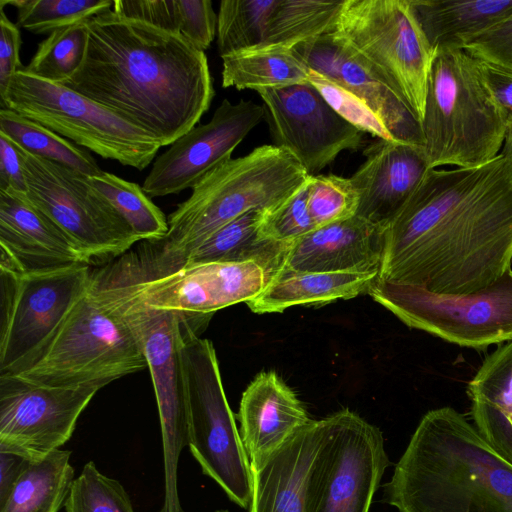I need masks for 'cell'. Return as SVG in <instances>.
Returning <instances> with one entry per match:
<instances>
[{"instance_id":"7402d4cb","label":"cell","mask_w":512,"mask_h":512,"mask_svg":"<svg viewBox=\"0 0 512 512\" xmlns=\"http://www.w3.org/2000/svg\"><path fill=\"white\" fill-rule=\"evenodd\" d=\"M294 50L313 70L365 102L395 141L424 146L421 124L404 102L365 68L331 33L302 42Z\"/></svg>"},{"instance_id":"52a82bcc","label":"cell","mask_w":512,"mask_h":512,"mask_svg":"<svg viewBox=\"0 0 512 512\" xmlns=\"http://www.w3.org/2000/svg\"><path fill=\"white\" fill-rule=\"evenodd\" d=\"M420 122L434 48L411 0H344L330 31Z\"/></svg>"},{"instance_id":"2e32d148","label":"cell","mask_w":512,"mask_h":512,"mask_svg":"<svg viewBox=\"0 0 512 512\" xmlns=\"http://www.w3.org/2000/svg\"><path fill=\"white\" fill-rule=\"evenodd\" d=\"M271 267L261 260L210 262L183 267L133 285L104 288L112 295L190 316H208L256 298L267 286Z\"/></svg>"},{"instance_id":"7bdbcfd3","label":"cell","mask_w":512,"mask_h":512,"mask_svg":"<svg viewBox=\"0 0 512 512\" xmlns=\"http://www.w3.org/2000/svg\"><path fill=\"white\" fill-rule=\"evenodd\" d=\"M21 34L17 24L12 23L0 7V96L14 75L25 68L20 61Z\"/></svg>"},{"instance_id":"1f68e13d","label":"cell","mask_w":512,"mask_h":512,"mask_svg":"<svg viewBox=\"0 0 512 512\" xmlns=\"http://www.w3.org/2000/svg\"><path fill=\"white\" fill-rule=\"evenodd\" d=\"M0 133L27 153L87 176L102 172L90 151L10 109L0 108Z\"/></svg>"},{"instance_id":"d6986e66","label":"cell","mask_w":512,"mask_h":512,"mask_svg":"<svg viewBox=\"0 0 512 512\" xmlns=\"http://www.w3.org/2000/svg\"><path fill=\"white\" fill-rule=\"evenodd\" d=\"M386 228L355 215L316 228L282 247L273 272L380 271Z\"/></svg>"},{"instance_id":"f6af8a7d","label":"cell","mask_w":512,"mask_h":512,"mask_svg":"<svg viewBox=\"0 0 512 512\" xmlns=\"http://www.w3.org/2000/svg\"><path fill=\"white\" fill-rule=\"evenodd\" d=\"M478 59V58H477ZM480 72L506 122L512 119V72L478 59Z\"/></svg>"},{"instance_id":"9c48e42d","label":"cell","mask_w":512,"mask_h":512,"mask_svg":"<svg viewBox=\"0 0 512 512\" xmlns=\"http://www.w3.org/2000/svg\"><path fill=\"white\" fill-rule=\"evenodd\" d=\"M0 108L33 120L104 159L136 168H147L160 143L145 130L60 83L18 71Z\"/></svg>"},{"instance_id":"277c9868","label":"cell","mask_w":512,"mask_h":512,"mask_svg":"<svg viewBox=\"0 0 512 512\" xmlns=\"http://www.w3.org/2000/svg\"><path fill=\"white\" fill-rule=\"evenodd\" d=\"M399 512H512V463L452 407L428 411L384 484Z\"/></svg>"},{"instance_id":"7c38bea8","label":"cell","mask_w":512,"mask_h":512,"mask_svg":"<svg viewBox=\"0 0 512 512\" xmlns=\"http://www.w3.org/2000/svg\"><path fill=\"white\" fill-rule=\"evenodd\" d=\"M322 420L303 512H369L390 463L382 432L349 409Z\"/></svg>"},{"instance_id":"8fae6325","label":"cell","mask_w":512,"mask_h":512,"mask_svg":"<svg viewBox=\"0 0 512 512\" xmlns=\"http://www.w3.org/2000/svg\"><path fill=\"white\" fill-rule=\"evenodd\" d=\"M92 275L85 263L27 273L0 268V374L19 373L38 359Z\"/></svg>"},{"instance_id":"4fadbf2b","label":"cell","mask_w":512,"mask_h":512,"mask_svg":"<svg viewBox=\"0 0 512 512\" xmlns=\"http://www.w3.org/2000/svg\"><path fill=\"white\" fill-rule=\"evenodd\" d=\"M27 198L78 247L89 265L108 263L139 241L87 175L25 151Z\"/></svg>"},{"instance_id":"c3c4849f","label":"cell","mask_w":512,"mask_h":512,"mask_svg":"<svg viewBox=\"0 0 512 512\" xmlns=\"http://www.w3.org/2000/svg\"><path fill=\"white\" fill-rule=\"evenodd\" d=\"M215 512H228L227 510H217Z\"/></svg>"},{"instance_id":"f35d334b","label":"cell","mask_w":512,"mask_h":512,"mask_svg":"<svg viewBox=\"0 0 512 512\" xmlns=\"http://www.w3.org/2000/svg\"><path fill=\"white\" fill-rule=\"evenodd\" d=\"M308 210L316 228L344 221L357 214L359 196L350 177L309 176Z\"/></svg>"},{"instance_id":"d4e9b609","label":"cell","mask_w":512,"mask_h":512,"mask_svg":"<svg viewBox=\"0 0 512 512\" xmlns=\"http://www.w3.org/2000/svg\"><path fill=\"white\" fill-rule=\"evenodd\" d=\"M379 272H298L279 270L256 298L247 302L257 314L283 312L297 305H322L369 293Z\"/></svg>"},{"instance_id":"ac0fdd59","label":"cell","mask_w":512,"mask_h":512,"mask_svg":"<svg viewBox=\"0 0 512 512\" xmlns=\"http://www.w3.org/2000/svg\"><path fill=\"white\" fill-rule=\"evenodd\" d=\"M264 116L263 105L224 99L209 122L190 129L154 160L143 191L155 198L192 189L206 174L231 159L234 149Z\"/></svg>"},{"instance_id":"5b68a950","label":"cell","mask_w":512,"mask_h":512,"mask_svg":"<svg viewBox=\"0 0 512 512\" xmlns=\"http://www.w3.org/2000/svg\"><path fill=\"white\" fill-rule=\"evenodd\" d=\"M478 62L460 47L434 49L421 121L430 168H472L499 155L507 122Z\"/></svg>"},{"instance_id":"f546056e","label":"cell","mask_w":512,"mask_h":512,"mask_svg":"<svg viewBox=\"0 0 512 512\" xmlns=\"http://www.w3.org/2000/svg\"><path fill=\"white\" fill-rule=\"evenodd\" d=\"M71 451L56 449L33 460L22 473L0 512H58L74 481Z\"/></svg>"},{"instance_id":"ffe728a7","label":"cell","mask_w":512,"mask_h":512,"mask_svg":"<svg viewBox=\"0 0 512 512\" xmlns=\"http://www.w3.org/2000/svg\"><path fill=\"white\" fill-rule=\"evenodd\" d=\"M0 248V268L22 273L88 264L53 220L12 190H0Z\"/></svg>"},{"instance_id":"484cf974","label":"cell","mask_w":512,"mask_h":512,"mask_svg":"<svg viewBox=\"0 0 512 512\" xmlns=\"http://www.w3.org/2000/svg\"><path fill=\"white\" fill-rule=\"evenodd\" d=\"M467 391L474 426L512 463V341L486 357Z\"/></svg>"},{"instance_id":"74e56055","label":"cell","mask_w":512,"mask_h":512,"mask_svg":"<svg viewBox=\"0 0 512 512\" xmlns=\"http://www.w3.org/2000/svg\"><path fill=\"white\" fill-rule=\"evenodd\" d=\"M66 512H135L124 487L87 462L74 479L64 504Z\"/></svg>"},{"instance_id":"bcb514c9","label":"cell","mask_w":512,"mask_h":512,"mask_svg":"<svg viewBox=\"0 0 512 512\" xmlns=\"http://www.w3.org/2000/svg\"><path fill=\"white\" fill-rule=\"evenodd\" d=\"M33 460L36 459L0 444V506L4 504L15 483Z\"/></svg>"},{"instance_id":"d6a6232c","label":"cell","mask_w":512,"mask_h":512,"mask_svg":"<svg viewBox=\"0 0 512 512\" xmlns=\"http://www.w3.org/2000/svg\"><path fill=\"white\" fill-rule=\"evenodd\" d=\"M343 1L277 0L262 45L293 48L333 30Z\"/></svg>"},{"instance_id":"83f0119b","label":"cell","mask_w":512,"mask_h":512,"mask_svg":"<svg viewBox=\"0 0 512 512\" xmlns=\"http://www.w3.org/2000/svg\"><path fill=\"white\" fill-rule=\"evenodd\" d=\"M310 69L294 48L260 45L222 57V86L262 90L309 82Z\"/></svg>"},{"instance_id":"ee69618b","label":"cell","mask_w":512,"mask_h":512,"mask_svg":"<svg viewBox=\"0 0 512 512\" xmlns=\"http://www.w3.org/2000/svg\"><path fill=\"white\" fill-rule=\"evenodd\" d=\"M24 158L25 151L0 133V190L26 193Z\"/></svg>"},{"instance_id":"d590c367","label":"cell","mask_w":512,"mask_h":512,"mask_svg":"<svg viewBox=\"0 0 512 512\" xmlns=\"http://www.w3.org/2000/svg\"><path fill=\"white\" fill-rule=\"evenodd\" d=\"M17 9V26L34 34L52 32L84 22L113 7L111 0H1Z\"/></svg>"},{"instance_id":"7dc6e473","label":"cell","mask_w":512,"mask_h":512,"mask_svg":"<svg viewBox=\"0 0 512 512\" xmlns=\"http://www.w3.org/2000/svg\"><path fill=\"white\" fill-rule=\"evenodd\" d=\"M512 177V119L507 121L502 151L500 153Z\"/></svg>"},{"instance_id":"60d3db41","label":"cell","mask_w":512,"mask_h":512,"mask_svg":"<svg viewBox=\"0 0 512 512\" xmlns=\"http://www.w3.org/2000/svg\"><path fill=\"white\" fill-rule=\"evenodd\" d=\"M309 82L343 119L358 130L378 139L395 141L381 119L353 93L313 70H310Z\"/></svg>"},{"instance_id":"b9f144b4","label":"cell","mask_w":512,"mask_h":512,"mask_svg":"<svg viewBox=\"0 0 512 512\" xmlns=\"http://www.w3.org/2000/svg\"><path fill=\"white\" fill-rule=\"evenodd\" d=\"M462 48L478 59L512 72V13L493 27L467 39Z\"/></svg>"},{"instance_id":"e0dca14e","label":"cell","mask_w":512,"mask_h":512,"mask_svg":"<svg viewBox=\"0 0 512 512\" xmlns=\"http://www.w3.org/2000/svg\"><path fill=\"white\" fill-rule=\"evenodd\" d=\"M274 145L287 150L309 176L344 150H357L363 132L343 119L310 83L257 91Z\"/></svg>"},{"instance_id":"3957f363","label":"cell","mask_w":512,"mask_h":512,"mask_svg":"<svg viewBox=\"0 0 512 512\" xmlns=\"http://www.w3.org/2000/svg\"><path fill=\"white\" fill-rule=\"evenodd\" d=\"M302 165L287 150L263 145L230 159L206 174L191 195L168 216L159 239L107 263L105 282L122 287L162 277L181 269L190 255L213 233L252 210H272L308 180Z\"/></svg>"},{"instance_id":"30bf717a","label":"cell","mask_w":512,"mask_h":512,"mask_svg":"<svg viewBox=\"0 0 512 512\" xmlns=\"http://www.w3.org/2000/svg\"><path fill=\"white\" fill-rule=\"evenodd\" d=\"M368 294L407 326L459 346L482 349L512 340V269L471 293H437L378 278Z\"/></svg>"},{"instance_id":"cb8c5ba5","label":"cell","mask_w":512,"mask_h":512,"mask_svg":"<svg viewBox=\"0 0 512 512\" xmlns=\"http://www.w3.org/2000/svg\"><path fill=\"white\" fill-rule=\"evenodd\" d=\"M237 418L250 464L261 461L311 420L293 390L273 371L259 373L248 385Z\"/></svg>"},{"instance_id":"4316f807","label":"cell","mask_w":512,"mask_h":512,"mask_svg":"<svg viewBox=\"0 0 512 512\" xmlns=\"http://www.w3.org/2000/svg\"><path fill=\"white\" fill-rule=\"evenodd\" d=\"M429 43L462 48L463 43L512 13V0H411Z\"/></svg>"},{"instance_id":"ba28073f","label":"cell","mask_w":512,"mask_h":512,"mask_svg":"<svg viewBox=\"0 0 512 512\" xmlns=\"http://www.w3.org/2000/svg\"><path fill=\"white\" fill-rule=\"evenodd\" d=\"M204 328L182 315L187 384L188 446L202 472L238 506L248 509L252 477L249 458L229 407L214 346Z\"/></svg>"},{"instance_id":"9a60e30c","label":"cell","mask_w":512,"mask_h":512,"mask_svg":"<svg viewBox=\"0 0 512 512\" xmlns=\"http://www.w3.org/2000/svg\"><path fill=\"white\" fill-rule=\"evenodd\" d=\"M106 384L50 386L0 374V444L39 459L72 436L77 420Z\"/></svg>"},{"instance_id":"836d02e7","label":"cell","mask_w":512,"mask_h":512,"mask_svg":"<svg viewBox=\"0 0 512 512\" xmlns=\"http://www.w3.org/2000/svg\"><path fill=\"white\" fill-rule=\"evenodd\" d=\"M88 180L123 217L140 242L165 235L168 229L166 216L139 184L106 171L89 176Z\"/></svg>"},{"instance_id":"4dcf8cb0","label":"cell","mask_w":512,"mask_h":512,"mask_svg":"<svg viewBox=\"0 0 512 512\" xmlns=\"http://www.w3.org/2000/svg\"><path fill=\"white\" fill-rule=\"evenodd\" d=\"M265 211H249L217 230L190 255L183 267L256 259L267 262L273 270L274 261L284 245L262 238L260 229Z\"/></svg>"},{"instance_id":"f1b7e54d","label":"cell","mask_w":512,"mask_h":512,"mask_svg":"<svg viewBox=\"0 0 512 512\" xmlns=\"http://www.w3.org/2000/svg\"><path fill=\"white\" fill-rule=\"evenodd\" d=\"M112 10L124 18L178 34L203 52L217 34V15L210 0H114Z\"/></svg>"},{"instance_id":"44dd1931","label":"cell","mask_w":512,"mask_h":512,"mask_svg":"<svg viewBox=\"0 0 512 512\" xmlns=\"http://www.w3.org/2000/svg\"><path fill=\"white\" fill-rule=\"evenodd\" d=\"M363 154L366 160L350 177L359 196L356 215L387 228L430 169L424 148L378 139Z\"/></svg>"},{"instance_id":"e575fe53","label":"cell","mask_w":512,"mask_h":512,"mask_svg":"<svg viewBox=\"0 0 512 512\" xmlns=\"http://www.w3.org/2000/svg\"><path fill=\"white\" fill-rule=\"evenodd\" d=\"M277 0H222L217 15L220 57L262 45Z\"/></svg>"},{"instance_id":"8992f818","label":"cell","mask_w":512,"mask_h":512,"mask_svg":"<svg viewBox=\"0 0 512 512\" xmlns=\"http://www.w3.org/2000/svg\"><path fill=\"white\" fill-rule=\"evenodd\" d=\"M146 367L122 312L91 280L43 353L14 374L50 386L107 385Z\"/></svg>"},{"instance_id":"8d00e7d4","label":"cell","mask_w":512,"mask_h":512,"mask_svg":"<svg viewBox=\"0 0 512 512\" xmlns=\"http://www.w3.org/2000/svg\"><path fill=\"white\" fill-rule=\"evenodd\" d=\"M88 45L85 21L58 29L38 44L24 70L55 83H63L82 65Z\"/></svg>"},{"instance_id":"603a6c76","label":"cell","mask_w":512,"mask_h":512,"mask_svg":"<svg viewBox=\"0 0 512 512\" xmlns=\"http://www.w3.org/2000/svg\"><path fill=\"white\" fill-rule=\"evenodd\" d=\"M323 420H310L261 461L250 464L248 512H303L308 474L320 446Z\"/></svg>"},{"instance_id":"7a4b0ae2","label":"cell","mask_w":512,"mask_h":512,"mask_svg":"<svg viewBox=\"0 0 512 512\" xmlns=\"http://www.w3.org/2000/svg\"><path fill=\"white\" fill-rule=\"evenodd\" d=\"M88 45L64 86L171 145L196 126L215 95L208 60L182 36L112 9L85 21Z\"/></svg>"},{"instance_id":"5bb4252c","label":"cell","mask_w":512,"mask_h":512,"mask_svg":"<svg viewBox=\"0 0 512 512\" xmlns=\"http://www.w3.org/2000/svg\"><path fill=\"white\" fill-rule=\"evenodd\" d=\"M97 289L122 312L146 359L161 426L165 477L164 498L168 502H175L179 499L178 460L182 449L188 445L187 384L183 361L182 314L171 310L152 308Z\"/></svg>"},{"instance_id":"ab89813d","label":"cell","mask_w":512,"mask_h":512,"mask_svg":"<svg viewBox=\"0 0 512 512\" xmlns=\"http://www.w3.org/2000/svg\"><path fill=\"white\" fill-rule=\"evenodd\" d=\"M307 182L286 201L264 212L260 229L264 240L286 245L315 229L308 210Z\"/></svg>"},{"instance_id":"6da1fadb","label":"cell","mask_w":512,"mask_h":512,"mask_svg":"<svg viewBox=\"0 0 512 512\" xmlns=\"http://www.w3.org/2000/svg\"><path fill=\"white\" fill-rule=\"evenodd\" d=\"M512 264V177L501 154L472 168H430L386 228L379 279L471 293Z\"/></svg>"}]
</instances>
